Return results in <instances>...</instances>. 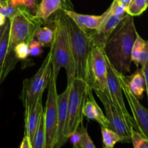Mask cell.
<instances>
[{
    "instance_id": "cell-1",
    "label": "cell",
    "mask_w": 148,
    "mask_h": 148,
    "mask_svg": "<svg viewBox=\"0 0 148 148\" xmlns=\"http://www.w3.org/2000/svg\"><path fill=\"white\" fill-rule=\"evenodd\" d=\"M138 34L133 16L127 14L106 42L103 51L107 60L119 73L131 72V53Z\"/></svg>"
},
{
    "instance_id": "cell-2",
    "label": "cell",
    "mask_w": 148,
    "mask_h": 148,
    "mask_svg": "<svg viewBox=\"0 0 148 148\" xmlns=\"http://www.w3.org/2000/svg\"><path fill=\"white\" fill-rule=\"evenodd\" d=\"M63 20L67 27L72 56L75 62V77L85 81L92 89L93 82L90 71V57L94 44L88 33L81 29L69 18L63 10H60Z\"/></svg>"
},
{
    "instance_id": "cell-3",
    "label": "cell",
    "mask_w": 148,
    "mask_h": 148,
    "mask_svg": "<svg viewBox=\"0 0 148 148\" xmlns=\"http://www.w3.org/2000/svg\"><path fill=\"white\" fill-rule=\"evenodd\" d=\"M10 21L8 49L1 72V82L17 63V59L14 54V49L16 45L23 41L30 43L33 38L35 30L43 22L33 15L25 6H23L17 14L10 18Z\"/></svg>"
},
{
    "instance_id": "cell-4",
    "label": "cell",
    "mask_w": 148,
    "mask_h": 148,
    "mask_svg": "<svg viewBox=\"0 0 148 148\" xmlns=\"http://www.w3.org/2000/svg\"><path fill=\"white\" fill-rule=\"evenodd\" d=\"M53 31L54 36L50 49L51 53L52 72L57 77L61 68H64L67 77V85H69L75 78V62L67 27L64 21L61 11L55 21Z\"/></svg>"
},
{
    "instance_id": "cell-5",
    "label": "cell",
    "mask_w": 148,
    "mask_h": 148,
    "mask_svg": "<svg viewBox=\"0 0 148 148\" xmlns=\"http://www.w3.org/2000/svg\"><path fill=\"white\" fill-rule=\"evenodd\" d=\"M51 72V53L50 51L36 75L23 81L20 98L25 107V115H27L33 109L38 98L43 94L49 85Z\"/></svg>"
},
{
    "instance_id": "cell-6",
    "label": "cell",
    "mask_w": 148,
    "mask_h": 148,
    "mask_svg": "<svg viewBox=\"0 0 148 148\" xmlns=\"http://www.w3.org/2000/svg\"><path fill=\"white\" fill-rule=\"evenodd\" d=\"M67 106V120H66L65 137L68 140V136L75 131L82 124L83 114L82 108L85 103V97L88 90L86 82L79 78L75 77L70 84Z\"/></svg>"
},
{
    "instance_id": "cell-7",
    "label": "cell",
    "mask_w": 148,
    "mask_h": 148,
    "mask_svg": "<svg viewBox=\"0 0 148 148\" xmlns=\"http://www.w3.org/2000/svg\"><path fill=\"white\" fill-rule=\"evenodd\" d=\"M57 77L51 72L49 82L47 100L44 111L46 123V148H53L56 143L57 130Z\"/></svg>"
},
{
    "instance_id": "cell-8",
    "label": "cell",
    "mask_w": 148,
    "mask_h": 148,
    "mask_svg": "<svg viewBox=\"0 0 148 148\" xmlns=\"http://www.w3.org/2000/svg\"><path fill=\"white\" fill-rule=\"evenodd\" d=\"M107 62V86L108 92L107 96L113 106L116 108L119 114H120L123 119L124 120L129 129L133 127L137 130V126L134 121V119L127 109L125 106L124 98H123V91L121 85L119 81L117 72L115 70L112 65L106 59Z\"/></svg>"
},
{
    "instance_id": "cell-9",
    "label": "cell",
    "mask_w": 148,
    "mask_h": 148,
    "mask_svg": "<svg viewBox=\"0 0 148 148\" xmlns=\"http://www.w3.org/2000/svg\"><path fill=\"white\" fill-rule=\"evenodd\" d=\"M117 72V71H116ZM119 81L121 85L123 93L125 95L129 105L132 112V117L137 126V131L148 139V112L147 109L145 108L140 103L134 94L131 92L125 79L124 75L117 72Z\"/></svg>"
},
{
    "instance_id": "cell-10",
    "label": "cell",
    "mask_w": 148,
    "mask_h": 148,
    "mask_svg": "<svg viewBox=\"0 0 148 148\" xmlns=\"http://www.w3.org/2000/svg\"><path fill=\"white\" fill-rule=\"evenodd\" d=\"M92 90L95 91L98 98L103 104L106 111V117L109 122L108 128L116 132L123 139V142L131 141L130 129L127 127L122 117L111 103L106 94L100 89H94Z\"/></svg>"
},
{
    "instance_id": "cell-11",
    "label": "cell",
    "mask_w": 148,
    "mask_h": 148,
    "mask_svg": "<svg viewBox=\"0 0 148 148\" xmlns=\"http://www.w3.org/2000/svg\"><path fill=\"white\" fill-rule=\"evenodd\" d=\"M90 71L92 75V89H100L107 94V62L101 48L93 46L91 51Z\"/></svg>"
},
{
    "instance_id": "cell-12",
    "label": "cell",
    "mask_w": 148,
    "mask_h": 148,
    "mask_svg": "<svg viewBox=\"0 0 148 148\" xmlns=\"http://www.w3.org/2000/svg\"><path fill=\"white\" fill-rule=\"evenodd\" d=\"M124 17L115 15L112 14L109 10L108 14L96 30L87 32L92 39L94 46H98L103 49L109 36Z\"/></svg>"
},
{
    "instance_id": "cell-13",
    "label": "cell",
    "mask_w": 148,
    "mask_h": 148,
    "mask_svg": "<svg viewBox=\"0 0 148 148\" xmlns=\"http://www.w3.org/2000/svg\"><path fill=\"white\" fill-rule=\"evenodd\" d=\"M70 85H67L66 90L57 96V130L54 147L59 148L66 143L65 137L66 120H67V106Z\"/></svg>"
},
{
    "instance_id": "cell-14",
    "label": "cell",
    "mask_w": 148,
    "mask_h": 148,
    "mask_svg": "<svg viewBox=\"0 0 148 148\" xmlns=\"http://www.w3.org/2000/svg\"><path fill=\"white\" fill-rule=\"evenodd\" d=\"M62 10L69 18L75 22L77 25L86 32L96 30L101 25L102 22L109 12V10L108 9L101 15H90V14H80L67 9H62Z\"/></svg>"
},
{
    "instance_id": "cell-15",
    "label": "cell",
    "mask_w": 148,
    "mask_h": 148,
    "mask_svg": "<svg viewBox=\"0 0 148 148\" xmlns=\"http://www.w3.org/2000/svg\"><path fill=\"white\" fill-rule=\"evenodd\" d=\"M92 89L88 90L85 97V103L82 108V114L84 117H87L88 119L95 120L100 124L101 127L108 128L109 122L103 114L101 108L97 103L92 95Z\"/></svg>"
},
{
    "instance_id": "cell-16",
    "label": "cell",
    "mask_w": 148,
    "mask_h": 148,
    "mask_svg": "<svg viewBox=\"0 0 148 148\" xmlns=\"http://www.w3.org/2000/svg\"><path fill=\"white\" fill-rule=\"evenodd\" d=\"M43 95H40L37 100L36 106L27 115H25V134L28 136L29 138L33 141V136L36 132L37 126L38 124L40 116L43 111V102H42Z\"/></svg>"
},
{
    "instance_id": "cell-17",
    "label": "cell",
    "mask_w": 148,
    "mask_h": 148,
    "mask_svg": "<svg viewBox=\"0 0 148 148\" xmlns=\"http://www.w3.org/2000/svg\"><path fill=\"white\" fill-rule=\"evenodd\" d=\"M65 4V0H41L37 5L34 16L42 21H47L49 17L59 11Z\"/></svg>"
},
{
    "instance_id": "cell-18",
    "label": "cell",
    "mask_w": 148,
    "mask_h": 148,
    "mask_svg": "<svg viewBox=\"0 0 148 148\" xmlns=\"http://www.w3.org/2000/svg\"><path fill=\"white\" fill-rule=\"evenodd\" d=\"M124 79L131 92L137 99H142L145 92L147 93L148 86L146 85L141 70L138 69V68L135 73L132 75L131 76H125L124 75Z\"/></svg>"
},
{
    "instance_id": "cell-19",
    "label": "cell",
    "mask_w": 148,
    "mask_h": 148,
    "mask_svg": "<svg viewBox=\"0 0 148 148\" xmlns=\"http://www.w3.org/2000/svg\"><path fill=\"white\" fill-rule=\"evenodd\" d=\"M46 123H45L44 110H43L33 136L32 148H46Z\"/></svg>"
},
{
    "instance_id": "cell-20",
    "label": "cell",
    "mask_w": 148,
    "mask_h": 148,
    "mask_svg": "<svg viewBox=\"0 0 148 148\" xmlns=\"http://www.w3.org/2000/svg\"><path fill=\"white\" fill-rule=\"evenodd\" d=\"M54 36V31L47 26H38L35 30L33 38H36L43 47L51 46Z\"/></svg>"
},
{
    "instance_id": "cell-21",
    "label": "cell",
    "mask_w": 148,
    "mask_h": 148,
    "mask_svg": "<svg viewBox=\"0 0 148 148\" xmlns=\"http://www.w3.org/2000/svg\"><path fill=\"white\" fill-rule=\"evenodd\" d=\"M10 27V19L7 18V23H6L5 30H4V34H3L1 40H0V82H1V72H2L3 66H4V62H5V59H6V56H7V49H8Z\"/></svg>"
},
{
    "instance_id": "cell-22",
    "label": "cell",
    "mask_w": 148,
    "mask_h": 148,
    "mask_svg": "<svg viewBox=\"0 0 148 148\" xmlns=\"http://www.w3.org/2000/svg\"><path fill=\"white\" fill-rule=\"evenodd\" d=\"M101 134L105 148H113L116 143L123 142V139L116 132L107 127H101Z\"/></svg>"
},
{
    "instance_id": "cell-23",
    "label": "cell",
    "mask_w": 148,
    "mask_h": 148,
    "mask_svg": "<svg viewBox=\"0 0 148 148\" xmlns=\"http://www.w3.org/2000/svg\"><path fill=\"white\" fill-rule=\"evenodd\" d=\"M148 46V42L147 40H144L139 34L137 35L134 43H133L132 49L131 59L132 62H134L137 68L139 66V59L140 56L144 49Z\"/></svg>"
},
{
    "instance_id": "cell-24",
    "label": "cell",
    "mask_w": 148,
    "mask_h": 148,
    "mask_svg": "<svg viewBox=\"0 0 148 148\" xmlns=\"http://www.w3.org/2000/svg\"><path fill=\"white\" fill-rule=\"evenodd\" d=\"M147 7V0H132L127 8V13L132 16H140Z\"/></svg>"
},
{
    "instance_id": "cell-25",
    "label": "cell",
    "mask_w": 148,
    "mask_h": 148,
    "mask_svg": "<svg viewBox=\"0 0 148 148\" xmlns=\"http://www.w3.org/2000/svg\"><path fill=\"white\" fill-rule=\"evenodd\" d=\"M130 140L132 143L134 148H147L148 139L145 137L139 132L134 130L133 127L130 128Z\"/></svg>"
},
{
    "instance_id": "cell-26",
    "label": "cell",
    "mask_w": 148,
    "mask_h": 148,
    "mask_svg": "<svg viewBox=\"0 0 148 148\" xmlns=\"http://www.w3.org/2000/svg\"><path fill=\"white\" fill-rule=\"evenodd\" d=\"M23 6L24 5H17L11 0H9L7 4L4 6L0 5V13L7 18L10 19L17 14Z\"/></svg>"
},
{
    "instance_id": "cell-27",
    "label": "cell",
    "mask_w": 148,
    "mask_h": 148,
    "mask_svg": "<svg viewBox=\"0 0 148 148\" xmlns=\"http://www.w3.org/2000/svg\"><path fill=\"white\" fill-rule=\"evenodd\" d=\"M14 54L17 60H25L30 56L28 42L23 41L18 43L14 49Z\"/></svg>"
},
{
    "instance_id": "cell-28",
    "label": "cell",
    "mask_w": 148,
    "mask_h": 148,
    "mask_svg": "<svg viewBox=\"0 0 148 148\" xmlns=\"http://www.w3.org/2000/svg\"><path fill=\"white\" fill-rule=\"evenodd\" d=\"M79 130L81 134V138L78 148H95V145L92 143L89 134H88V129L83 126V124H81L79 127Z\"/></svg>"
},
{
    "instance_id": "cell-29",
    "label": "cell",
    "mask_w": 148,
    "mask_h": 148,
    "mask_svg": "<svg viewBox=\"0 0 148 148\" xmlns=\"http://www.w3.org/2000/svg\"><path fill=\"white\" fill-rule=\"evenodd\" d=\"M29 49H30V56H40L43 52V46L40 44V42L33 38L29 43Z\"/></svg>"
},
{
    "instance_id": "cell-30",
    "label": "cell",
    "mask_w": 148,
    "mask_h": 148,
    "mask_svg": "<svg viewBox=\"0 0 148 148\" xmlns=\"http://www.w3.org/2000/svg\"><path fill=\"white\" fill-rule=\"evenodd\" d=\"M13 2L17 5H24L29 11L36 13L37 9V2L36 0H14Z\"/></svg>"
},
{
    "instance_id": "cell-31",
    "label": "cell",
    "mask_w": 148,
    "mask_h": 148,
    "mask_svg": "<svg viewBox=\"0 0 148 148\" xmlns=\"http://www.w3.org/2000/svg\"><path fill=\"white\" fill-rule=\"evenodd\" d=\"M80 138L81 134L79 130V128L77 130H75V131L72 132L68 136V140H70L71 143H72V145L75 148H78V145H79V142H80Z\"/></svg>"
},
{
    "instance_id": "cell-32",
    "label": "cell",
    "mask_w": 148,
    "mask_h": 148,
    "mask_svg": "<svg viewBox=\"0 0 148 148\" xmlns=\"http://www.w3.org/2000/svg\"><path fill=\"white\" fill-rule=\"evenodd\" d=\"M20 148H32V143L28 136L24 135L22 143L20 145Z\"/></svg>"
},
{
    "instance_id": "cell-33",
    "label": "cell",
    "mask_w": 148,
    "mask_h": 148,
    "mask_svg": "<svg viewBox=\"0 0 148 148\" xmlns=\"http://www.w3.org/2000/svg\"><path fill=\"white\" fill-rule=\"evenodd\" d=\"M7 17L0 13V26H2L4 25H5L6 22H7Z\"/></svg>"
},
{
    "instance_id": "cell-34",
    "label": "cell",
    "mask_w": 148,
    "mask_h": 148,
    "mask_svg": "<svg viewBox=\"0 0 148 148\" xmlns=\"http://www.w3.org/2000/svg\"><path fill=\"white\" fill-rule=\"evenodd\" d=\"M118 1H119V3H121L123 6H124V7H126V9H127V7L129 6V4L131 2L132 0H118Z\"/></svg>"
},
{
    "instance_id": "cell-35",
    "label": "cell",
    "mask_w": 148,
    "mask_h": 148,
    "mask_svg": "<svg viewBox=\"0 0 148 148\" xmlns=\"http://www.w3.org/2000/svg\"><path fill=\"white\" fill-rule=\"evenodd\" d=\"M6 23H7V22H6ZM5 27H6V23H5V25H4L0 26V40H1V37H2L3 34H4V30H5Z\"/></svg>"
},
{
    "instance_id": "cell-36",
    "label": "cell",
    "mask_w": 148,
    "mask_h": 148,
    "mask_svg": "<svg viewBox=\"0 0 148 148\" xmlns=\"http://www.w3.org/2000/svg\"><path fill=\"white\" fill-rule=\"evenodd\" d=\"M8 1L9 0H0V5H2V6L6 5V4H7Z\"/></svg>"
},
{
    "instance_id": "cell-37",
    "label": "cell",
    "mask_w": 148,
    "mask_h": 148,
    "mask_svg": "<svg viewBox=\"0 0 148 148\" xmlns=\"http://www.w3.org/2000/svg\"><path fill=\"white\" fill-rule=\"evenodd\" d=\"M11 1H14V0H11Z\"/></svg>"
}]
</instances>
